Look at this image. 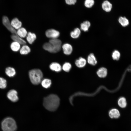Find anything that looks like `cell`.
I'll list each match as a JSON object with an SVG mask.
<instances>
[{
	"label": "cell",
	"instance_id": "6da1fadb",
	"mask_svg": "<svg viewBox=\"0 0 131 131\" xmlns=\"http://www.w3.org/2000/svg\"><path fill=\"white\" fill-rule=\"evenodd\" d=\"M60 102V99L58 97L56 94H53L44 98L43 104L47 110L50 111H54L58 108Z\"/></svg>",
	"mask_w": 131,
	"mask_h": 131
},
{
	"label": "cell",
	"instance_id": "7a4b0ae2",
	"mask_svg": "<svg viewBox=\"0 0 131 131\" xmlns=\"http://www.w3.org/2000/svg\"><path fill=\"white\" fill-rule=\"evenodd\" d=\"M1 128L3 131H15L17 125L15 120L11 117L4 119L1 123Z\"/></svg>",
	"mask_w": 131,
	"mask_h": 131
},
{
	"label": "cell",
	"instance_id": "3957f363",
	"mask_svg": "<svg viewBox=\"0 0 131 131\" xmlns=\"http://www.w3.org/2000/svg\"><path fill=\"white\" fill-rule=\"evenodd\" d=\"M29 76L32 83L34 85H38L41 82L43 75L40 70L34 69L29 71Z\"/></svg>",
	"mask_w": 131,
	"mask_h": 131
},
{
	"label": "cell",
	"instance_id": "277c9868",
	"mask_svg": "<svg viewBox=\"0 0 131 131\" xmlns=\"http://www.w3.org/2000/svg\"><path fill=\"white\" fill-rule=\"evenodd\" d=\"M2 22L3 25L12 34H17V31L12 26L8 18L5 16L2 18Z\"/></svg>",
	"mask_w": 131,
	"mask_h": 131
},
{
	"label": "cell",
	"instance_id": "5b68a950",
	"mask_svg": "<svg viewBox=\"0 0 131 131\" xmlns=\"http://www.w3.org/2000/svg\"><path fill=\"white\" fill-rule=\"evenodd\" d=\"M45 35L47 37L50 39H53L58 38L60 36V33L55 29H50L46 31Z\"/></svg>",
	"mask_w": 131,
	"mask_h": 131
},
{
	"label": "cell",
	"instance_id": "8992f818",
	"mask_svg": "<svg viewBox=\"0 0 131 131\" xmlns=\"http://www.w3.org/2000/svg\"><path fill=\"white\" fill-rule=\"evenodd\" d=\"M49 42L54 46L56 53L60 51L62 48V42L58 38L51 39Z\"/></svg>",
	"mask_w": 131,
	"mask_h": 131
},
{
	"label": "cell",
	"instance_id": "52a82bcc",
	"mask_svg": "<svg viewBox=\"0 0 131 131\" xmlns=\"http://www.w3.org/2000/svg\"><path fill=\"white\" fill-rule=\"evenodd\" d=\"M7 96L8 98L13 102H16L18 99L17 92L14 90H10L8 92Z\"/></svg>",
	"mask_w": 131,
	"mask_h": 131
},
{
	"label": "cell",
	"instance_id": "ba28073f",
	"mask_svg": "<svg viewBox=\"0 0 131 131\" xmlns=\"http://www.w3.org/2000/svg\"><path fill=\"white\" fill-rule=\"evenodd\" d=\"M64 53L66 55H68L71 54L73 51L72 46L70 44L65 43L62 46Z\"/></svg>",
	"mask_w": 131,
	"mask_h": 131
},
{
	"label": "cell",
	"instance_id": "9c48e42d",
	"mask_svg": "<svg viewBox=\"0 0 131 131\" xmlns=\"http://www.w3.org/2000/svg\"><path fill=\"white\" fill-rule=\"evenodd\" d=\"M43 47L44 50L50 53H56L54 46L49 42L45 43L43 45Z\"/></svg>",
	"mask_w": 131,
	"mask_h": 131
},
{
	"label": "cell",
	"instance_id": "30bf717a",
	"mask_svg": "<svg viewBox=\"0 0 131 131\" xmlns=\"http://www.w3.org/2000/svg\"><path fill=\"white\" fill-rule=\"evenodd\" d=\"M109 115L111 118H118L120 116L119 110L116 108H113L110 110L109 112Z\"/></svg>",
	"mask_w": 131,
	"mask_h": 131
},
{
	"label": "cell",
	"instance_id": "8fae6325",
	"mask_svg": "<svg viewBox=\"0 0 131 131\" xmlns=\"http://www.w3.org/2000/svg\"><path fill=\"white\" fill-rule=\"evenodd\" d=\"M103 9L105 11L109 12L112 8V4L108 0H105L102 3V5Z\"/></svg>",
	"mask_w": 131,
	"mask_h": 131
},
{
	"label": "cell",
	"instance_id": "7c38bea8",
	"mask_svg": "<svg viewBox=\"0 0 131 131\" xmlns=\"http://www.w3.org/2000/svg\"><path fill=\"white\" fill-rule=\"evenodd\" d=\"M36 38V34L31 32L28 33L26 37V40L30 44H32Z\"/></svg>",
	"mask_w": 131,
	"mask_h": 131
},
{
	"label": "cell",
	"instance_id": "4fadbf2b",
	"mask_svg": "<svg viewBox=\"0 0 131 131\" xmlns=\"http://www.w3.org/2000/svg\"><path fill=\"white\" fill-rule=\"evenodd\" d=\"M11 24L12 26L15 29H18L21 27L22 22L16 18H13L11 20Z\"/></svg>",
	"mask_w": 131,
	"mask_h": 131
},
{
	"label": "cell",
	"instance_id": "5bb4252c",
	"mask_svg": "<svg viewBox=\"0 0 131 131\" xmlns=\"http://www.w3.org/2000/svg\"><path fill=\"white\" fill-rule=\"evenodd\" d=\"M11 37L14 41L18 42L21 45H23L26 44V41L17 34H12L11 36Z\"/></svg>",
	"mask_w": 131,
	"mask_h": 131
},
{
	"label": "cell",
	"instance_id": "9a60e30c",
	"mask_svg": "<svg viewBox=\"0 0 131 131\" xmlns=\"http://www.w3.org/2000/svg\"><path fill=\"white\" fill-rule=\"evenodd\" d=\"M86 62V60L85 58L81 57L76 60L75 63L77 67L82 68L85 66Z\"/></svg>",
	"mask_w": 131,
	"mask_h": 131
},
{
	"label": "cell",
	"instance_id": "2e32d148",
	"mask_svg": "<svg viewBox=\"0 0 131 131\" xmlns=\"http://www.w3.org/2000/svg\"><path fill=\"white\" fill-rule=\"evenodd\" d=\"M118 21L120 24L123 27L128 26L129 24V22L128 19L125 16H120Z\"/></svg>",
	"mask_w": 131,
	"mask_h": 131
},
{
	"label": "cell",
	"instance_id": "e0dca14e",
	"mask_svg": "<svg viewBox=\"0 0 131 131\" xmlns=\"http://www.w3.org/2000/svg\"><path fill=\"white\" fill-rule=\"evenodd\" d=\"M87 60L89 64L92 65H95L97 63L96 58L93 53H91L88 55Z\"/></svg>",
	"mask_w": 131,
	"mask_h": 131
},
{
	"label": "cell",
	"instance_id": "ac0fdd59",
	"mask_svg": "<svg viewBox=\"0 0 131 131\" xmlns=\"http://www.w3.org/2000/svg\"><path fill=\"white\" fill-rule=\"evenodd\" d=\"M49 68L52 70L57 72L60 71L62 68L59 64L55 62L52 63L49 66Z\"/></svg>",
	"mask_w": 131,
	"mask_h": 131
},
{
	"label": "cell",
	"instance_id": "d6986e66",
	"mask_svg": "<svg viewBox=\"0 0 131 131\" xmlns=\"http://www.w3.org/2000/svg\"><path fill=\"white\" fill-rule=\"evenodd\" d=\"M27 33L26 30L24 27H21L17 31V35L22 38L26 37Z\"/></svg>",
	"mask_w": 131,
	"mask_h": 131
},
{
	"label": "cell",
	"instance_id": "ffe728a7",
	"mask_svg": "<svg viewBox=\"0 0 131 131\" xmlns=\"http://www.w3.org/2000/svg\"><path fill=\"white\" fill-rule=\"evenodd\" d=\"M98 76L100 77L103 78L106 77L107 74V70L106 68L102 67L99 68L97 72Z\"/></svg>",
	"mask_w": 131,
	"mask_h": 131
},
{
	"label": "cell",
	"instance_id": "44dd1931",
	"mask_svg": "<svg viewBox=\"0 0 131 131\" xmlns=\"http://www.w3.org/2000/svg\"><path fill=\"white\" fill-rule=\"evenodd\" d=\"M91 25L90 22L88 21H84L80 25V28L84 32L87 31Z\"/></svg>",
	"mask_w": 131,
	"mask_h": 131
},
{
	"label": "cell",
	"instance_id": "7402d4cb",
	"mask_svg": "<svg viewBox=\"0 0 131 131\" xmlns=\"http://www.w3.org/2000/svg\"><path fill=\"white\" fill-rule=\"evenodd\" d=\"M30 47L26 44L23 45L20 50V52L21 54L26 55L29 53L31 52Z\"/></svg>",
	"mask_w": 131,
	"mask_h": 131
},
{
	"label": "cell",
	"instance_id": "603a6c76",
	"mask_svg": "<svg viewBox=\"0 0 131 131\" xmlns=\"http://www.w3.org/2000/svg\"><path fill=\"white\" fill-rule=\"evenodd\" d=\"M81 33V30L79 28H76L71 32L70 35L73 38L76 39L79 37Z\"/></svg>",
	"mask_w": 131,
	"mask_h": 131
},
{
	"label": "cell",
	"instance_id": "cb8c5ba5",
	"mask_svg": "<svg viewBox=\"0 0 131 131\" xmlns=\"http://www.w3.org/2000/svg\"><path fill=\"white\" fill-rule=\"evenodd\" d=\"M5 72L6 74L9 77H13L16 74L15 69L11 67H7L6 69Z\"/></svg>",
	"mask_w": 131,
	"mask_h": 131
},
{
	"label": "cell",
	"instance_id": "d4e9b609",
	"mask_svg": "<svg viewBox=\"0 0 131 131\" xmlns=\"http://www.w3.org/2000/svg\"><path fill=\"white\" fill-rule=\"evenodd\" d=\"M20 45L18 42L14 41L11 43L10 47L13 51L17 52L20 50L21 48Z\"/></svg>",
	"mask_w": 131,
	"mask_h": 131
},
{
	"label": "cell",
	"instance_id": "484cf974",
	"mask_svg": "<svg viewBox=\"0 0 131 131\" xmlns=\"http://www.w3.org/2000/svg\"><path fill=\"white\" fill-rule=\"evenodd\" d=\"M118 103L119 106L122 108L126 107L127 106V102L125 98L122 97L118 99Z\"/></svg>",
	"mask_w": 131,
	"mask_h": 131
},
{
	"label": "cell",
	"instance_id": "4316f807",
	"mask_svg": "<svg viewBox=\"0 0 131 131\" xmlns=\"http://www.w3.org/2000/svg\"><path fill=\"white\" fill-rule=\"evenodd\" d=\"M41 82L42 87L46 88L49 87L51 83V80L47 79H43L41 81Z\"/></svg>",
	"mask_w": 131,
	"mask_h": 131
},
{
	"label": "cell",
	"instance_id": "83f0119b",
	"mask_svg": "<svg viewBox=\"0 0 131 131\" xmlns=\"http://www.w3.org/2000/svg\"><path fill=\"white\" fill-rule=\"evenodd\" d=\"M113 59L118 60L120 59L121 54L119 51L117 50H115L113 52L112 55Z\"/></svg>",
	"mask_w": 131,
	"mask_h": 131
},
{
	"label": "cell",
	"instance_id": "f1b7e54d",
	"mask_svg": "<svg viewBox=\"0 0 131 131\" xmlns=\"http://www.w3.org/2000/svg\"><path fill=\"white\" fill-rule=\"evenodd\" d=\"M71 67V65L70 63L66 62L63 64L62 69L65 71L68 72L70 71Z\"/></svg>",
	"mask_w": 131,
	"mask_h": 131
},
{
	"label": "cell",
	"instance_id": "f546056e",
	"mask_svg": "<svg viewBox=\"0 0 131 131\" xmlns=\"http://www.w3.org/2000/svg\"><path fill=\"white\" fill-rule=\"evenodd\" d=\"M94 0H85L84 2V5L85 7L88 8H90L94 5Z\"/></svg>",
	"mask_w": 131,
	"mask_h": 131
},
{
	"label": "cell",
	"instance_id": "4dcf8cb0",
	"mask_svg": "<svg viewBox=\"0 0 131 131\" xmlns=\"http://www.w3.org/2000/svg\"><path fill=\"white\" fill-rule=\"evenodd\" d=\"M6 80L2 77H0V88L3 89L5 88L7 85Z\"/></svg>",
	"mask_w": 131,
	"mask_h": 131
},
{
	"label": "cell",
	"instance_id": "1f68e13d",
	"mask_svg": "<svg viewBox=\"0 0 131 131\" xmlns=\"http://www.w3.org/2000/svg\"><path fill=\"white\" fill-rule=\"evenodd\" d=\"M66 3L69 5L75 4L76 2V0H65Z\"/></svg>",
	"mask_w": 131,
	"mask_h": 131
}]
</instances>
